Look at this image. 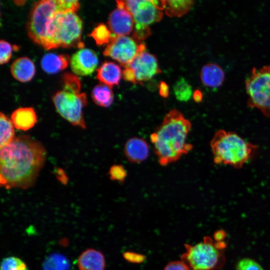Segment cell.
Wrapping results in <instances>:
<instances>
[{
  "instance_id": "29",
  "label": "cell",
  "mask_w": 270,
  "mask_h": 270,
  "mask_svg": "<svg viewBox=\"0 0 270 270\" xmlns=\"http://www.w3.org/2000/svg\"><path fill=\"white\" fill-rule=\"evenodd\" d=\"M236 270H264L262 266L254 260L244 258L237 264Z\"/></svg>"
},
{
  "instance_id": "3",
  "label": "cell",
  "mask_w": 270,
  "mask_h": 270,
  "mask_svg": "<svg viewBox=\"0 0 270 270\" xmlns=\"http://www.w3.org/2000/svg\"><path fill=\"white\" fill-rule=\"evenodd\" d=\"M214 162L240 168L254 155L256 146L246 142L235 132L219 130L210 142Z\"/></svg>"
},
{
  "instance_id": "8",
  "label": "cell",
  "mask_w": 270,
  "mask_h": 270,
  "mask_svg": "<svg viewBox=\"0 0 270 270\" xmlns=\"http://www.w3.org/2000/svg\"><path fill=\"white\" fill-rule=\"evenodd\" d=\"M185 246L186 252L182 260L190 270H212L220 267L224 261L220 248L208 237L202 242Z\"/></svg>"
},
{
  "instance_id": "25",
  "label": "cell",
  "mask_w": 270,
  "mask_h": 270,
  "mask_svg": "<svg viewBox=\"0 0 270 270\" xmlns=\"http://www.w3.org/2000/svg\"><path fill=\"white\" fill-rule=\"evenodd\" d=\"M173 90L176 98L180 102L188 101L192 94V86L183 78L176 82Z\"/></svg>"
},
{
  "instance_id": "6",
  "label": "cell",
  "mask_w": 270,
  "mask_h": 270,
  "mask_svg": "<svg viewBox=\"0 0 270 270\" xmlns=\"http://www.w3.org/2000/svg\"><path fill=\"white\" fill-rule=\"evenodd\" d=\"M82 28V20L75 12H58L48 28L43 48L47 50L59 47L83 48Z\"/></svg>"
},
{
  "instance_id": "28",
  "label": "cell",
  "mask_w": 270,
  "mask_h": 270,
  "mask_svg": "<svg viewBox=\"0 0 270 270\" xmlns=\"http://www.w3.org/2000/svg\"><path fill=\"white\" fill-rule=\"evenodd\" d=\"M110 178L112 180L123 182L128 176L124 167L120 164L112 165L108 172Z\"/></svg>"
},
{
  "instance_id": "12",
  "label": "cell",
  "mask_w": 270,
  "mask_h": 270,
  "mask_svg": "<svg viewBox=\"0 0 270 270\" xmlns=\"http://www.w3.org/2000/svg\"><path fill=\"white\" fill-rule=\"evenodd\" d=\"M98 62V56L93 50L83 48L72 56L70 66L76 75L84 76L92 74L96 69Z\"/></svg>"
},
{
  "instance_id": "18",
  "label": "cell",
  "mask_w": 270,
  "mask_h": 270,
  "mask_svg": "<svg viewBox=\"0 0 270 270\" xmlns=\"http://www.w3.org/2000/svg\"><path fill=\"white\" fill-rule=\"evenodd\" d=\"M11 120L15 128L22 130L32 128L37 122L36 112L32 108H20L14 110Z\"/></svg>"
},
{
  "instance_id": "27",
  "label": "cell",
  "mask_w": 270,
  "mask_h": 270,
  "mask_svg": "<svg viewBox=\"0 0 270 270\" xmlns=\"http://www.w3.org/2000/svg\"><path fill=\"white\" fill-rule=\"evenodd\" d=\"M0 270H28L26 264L20 258L9 256L2 262Z\"/></svg>"
},
{
  "instance_id": "21",
  "label": "cell",
  "mask_w": 270,
  "mask_h": 270,
  "mask_svg": "<svg viewBox=\"0 0 270 270\" xmlns=\"http://www.w3.org/2000/svg\"><path fill=\"white\" fill-rule=\"evenodd\" d=\"M92 97L96 104L104 108L110 106L114 98L112 87L104 84H100L94 88Z\"/></svg>"
},
{
  "instance_id": "23",
  "label": "cell",
  "mask_w": 270,
  "mask_h": 270,
  "mask_svg": "<svg viewBox=\"0 0 270 270\" xmlns=\"http://www.w3.org/2000/svg\"><path fill=\"white\" fill-rule=\"evenodd\" d=\"M0 148L11 142L16 138L14 125L11 119L2 112L0 114Z\"/></svg>"
},
{
  "instance_id": "26",
  "label": "cell",
  "mask_w": 270,
  "mask_h": 270,
  "mask_svg": "<svg viewBox=\"0 0 270 270\" xmlns=\"http://www.w3.org/2000/svg\"><path fill=\"white\" fill-rule=\"evenodd\" d=\"M112 32L106 25L100 24L89 34L95 40L98 46L108 44L112 38Z\"/></svg>"
},
{
  "instance_id": "31",
  "label": "cell",
  "mask_w": 270,
  "mask_h": 270,
  "mask_svg": "<svg viewBox=\"0 0 270 270\" xmlns=\"http://www.w3.org/2000/svg\"><path fill=\"white\" fill-rule=\"evenodd\" d=\"M150 34L151 32L148 26H134L132 33L133 37L138 42L144 40Z\"/></svg>"
},
{
  "instance_id": "11",
  "label": "cell",
  "mask_w": 270,
  "mask_h": 270,
  "mask_svg": "<svg viewBox=\"0 0 270 270\" xmlns=\"http://www.w3.org/2000/svg\"><path fill=\"white\" fill-rule=\"evenodd\" d=\"M128 67L134 71L137 83L147 81L161 72L156 57L146 50L140 52Z\"/></svg>"
},
{
  "instance_id": "4",
  "label": "cell",
  "mask_w": 270,
  "mask_h": 270,
  "mask_svg": "<svg viewBox=\"0 0 270 270\" xmlns=\"http://www.w3.org/2000/svg\"><path fill=\"white\" fill-rule=\"evenodd\" d=\"M63 82L62 89L52 98L55 108L59 114L72 125L85 129L82 110L88 101L86 94L80 92V80L76 75L66 73Z\"/></svg>"
},
{
  "instance_id": "22",
  "label": "cell",
  "mask_w": 270,
  "mask_h": 270,
  "mask_svg": "<svg viewBox=\"0 0 270 270\" xmlns=\"http://www.w3.org/2000/svg\"><path fill=\"white\" fill-rule=\"evenodd\" d=\"M194 4V0H166L165 13L170 17H180L186 14Z\"/></svg>"
},
{
  "instance_id": "14",
  "label": "cell",
  "mask_w": 270,
  "mask_h": 270,
  "mask_svg": "<svg viewBox=\"0 0 270 270\" xmlns=\"http://www.w3.org/2000/svg\"><path fill=\"white\" fill-rule=\"evenodd\" d=\"M124 152L129 162L138 164L148 158L150 148L145 140L142 138L134 136L128 139L125 142Z\"/></svg>"
},
{
  "instance_id": "15",
  "label": "cell",
  "mask_w": 270,
  "mask_h": 270,
  "mask_svg": "<svg viewBox=\"0 0 270 270\" xmlns=\"http://www.w3.org/2000/svg\"><path fill=\"white\" fill-rule=\"evenodd\" d=\"M202 84L210 88H217L220 86L225 78L222 68L217 64L209 63L204 65L200 72Z\"/></svg>"
},
{
  "instance_id": "7",
  "label": "cell",
  "mask_w": 270,
  "mask_h": 270,
  "mask_svg": "<svg viewBox=\"0 0 270 270\" xmlns=\"http://www.w3.org/2000/svg\"><path fill=\"white\" fill-rule=\"evenodd\" d=\"M245 84L248 106L270 117V66L253 68Z\"/></svg>"
},
{
  "instance_id": "10",
  "label": "cell",
  "mask_w": 270,
  "mask_h": 270,
  "mask_svg": "<svg viewBox=\"0 0 270 270\" xmlns=\"http://www.w3.org/2000/svg\"><path fill=\"white\" fill-rule=\"evenodd\" d=\"M116 2V4L122 6L131 13L134 26H148L150 24L160 21L163 16L154 0H128Z\"/></svg>"
},
{
  "instance_id": "16",
  "label": "cell",
  "mask_w": 270,
  "mask_h": 270,
  "mask_svg": "<svg viewBox=\"0 0 270 270\" xmlns=\"http://www.w3.org/2000/svg\"><path fill=\"white\" fill-rule=\"evenodd\" d=\"M78 264L80 270H104L106 262L104 256L100 252L88 248L80 254Z\"/></svg>"
},
{
  "instance_id": "19",
  "label": "cell",
  "mask_w": 270,
  "mask_h": 270,
  "mask_svg": "<svg viewBox=\"0 0 270 270\" xmlns=\"http://www.w3.org/2000/svg\"><path fill=\"white\" fill-rule=\"evenodd\" d=\"M122 72L120 67L111 62H104L97 70V78L110 87L118 85Z\"/></svg>"
},
{
  "instance_id": "30",
  "label": "cell",
  "mask_w": 270,
  "mask_h": 270,
  "mask_svg": "<svg viewBox=\"0 0 270 270\" xmlns=\"http://www.w3.org/2000/svg\"><path fill=\"white\" fill-rule=\"evenodd\" d=\"M12 48L10 43L2 40L0 42V64L6 63L12 56Z\"/></svg>"
},
{
  "instance_id": "24",
  "label": "cell",
  "mask_w": 270,
  "mask_h": 270,
  "mask_svg": "<svg viewBox=\"0 0 270 270\" xmlns=\"http://www.w3.org/2000/svg\"><path fill=\"white\" fill-rule=\"evenodd\" d=\"M70 262L64 256L60 254H53L44 260L43 270H68Z\"/></svg>"
},
{
  "instance_id": "33",
  "label": "cell",
  "mask_w": 270,
  "mask_h": 270,
  "mask_svg": "<svg viewBox=\"0 0 270 270\" xmlns=\"http://www.w3.org/2000/svg\"><path fill=\"white\" fill-rule=\"evenodd\" d=\"M122 75L126 80L132 82L134 84L137 83L134 71L130 68H126L122 72Z\"/></svg>"
},
{
  "instance_id": "5",
  "label": "cell",
  "mask_w": 270,
  "mask_h": 270,
  "mask_svg": "<svg viewBox=\"0 0 270 270\" xmlns=\"http://www.w3.org/2000/svg\"><path fill=\"white\" fill-rule=\"evenodd\" d=\"M80 8L78 0H42L36 2L30 11L26 28L29 37L43 47L48 28L58 12H76Z\"/></svg>"
},
{
  "instance_id": "36",
  "label": "cell",
  "mask_w": 270,
  "mask_h": 270,
  "mask_svg": "<svg viewBox=\"0 0 270 270\" xmlns=\"http://www.w3.org/2000/svg\"><path fill=\"white\" fill-rule=\"evenodd\" d=\"M224 236L225 235L224 231L218 230L214 234V237L216 240L220 241L224 238Z\"/></svg>"
},
{
  "instance_id": "9",
  "label": "cell",
  "mask_w": 270,
  "mask_h": 270,
  "mask_svg": "<svg viewBox=\"0 0 270 270\" xmlns=\"http://www.w3.org/2000/svg\"><path fill=\"white\" fill-rule=\"evenodd\" d=\"M138 42L126 36H118L113 34L103 54L127 68L140 52L146 50V45L142 43L138 44Z\"/></svg>"
},
{
  "instance_id": "34",
  "label": "cell",
  "mask_w": 270,
  "mask_h": 270,
  "mask_svg": "<svg viewBox=\"0 0 270 270\" xmlns=\"http://www.w3.org/2000/svg\"><path fill=\"white\" fill-rule=\"evenodd\" d=\"M159 94L164 98H166L169 96V87L164 82L162 81L158 85Z\"/></svg>"
},
{
  "instance_id": "2",
  "label": "cell",
  "mask_w": 270,
  "mask_h": 270,
  "mask_svg": "<svg viewBox=\"0 0 270 270\" xmlns=\"http://www.w3.org/2000/svg\"><path fill=\"white\" fill-rule=\"evenodd\" d=\"M192 124L176 109L166 114L161 124L150 136L159 164L166 166L174 162L190 151L192 146L186 142Z\"/></svg>"
},
{
  "instance_id": "1",
  "label": "cell",
  "mask_w": 270,
  "mask_h": 270,
  "mask_svg": "<svg viewBox=\"0 0 270 270\" xmlns=\"http://www.w3.org/2000/svg\"><path fill=\"white\" fill-rule=\"evenodd\" d=\"M39 141L27 135L16 136L0 148V184L6 189H26L35 183L46 159Z\"/></svg>"
},
{
  "instance_id": "20",
  "label": "cell",
  "mask_w": 270,
  "mask_h": 270,
  "mask_svg": "<svg viewBox=\"0 0 270 270\" xmlns=\"http://www.w3.org/2000/svg\"><path fill=\"white\" fill-rule=\"evenodd\" d=\"M70 60L68 55L48 53L42 58L40 64L45 72L52 74L66 68Z\"/></svg>"
},
{
  "instance_id": "17",
  "label": "cell",
  "mask_w": 270,
  "mask_h": 270,
  "mask_svg": "<svg viewBox=\"0 0 270 270\" xmlns=\"http://www.w3.org/2000/svg\"><path fill=\"white\" fill-rule=\"evenodd\" d=\"M12 76L21 82L30 80L35 74V66L32 61L26 57L15 60L10 66Z\"/></svg>"
},
{
  "instance_id": "32",
  "label": "cell",
  "mask_w": 270,
  "mask_h": 270,
  "mask_svg": "<svg viewBox=\"0 0 270 270\" xmlns=\"http://www.w3.org/2000/svg\"><path fill=\"white\" fill-rule=\"evenodd\" d=\"M164 270H190L182 261H173L168 263Z\"/></svg>"
},
{
  "instance_id": "35",
  "label": "cell",
  "mask_w": 270,
  "mask_h": 270,
  "mask_svg": "<svg viewBox=\"0 0 270 270\" xmlns=\"http://www.w3.org/2000/svg\"><path fill=\"white\" fill-rule=\"evenodd\" d=\"M192 98L194 102H200L202 100V94L200 90H196L192 94Z\"/></svg>"
},
{
  "instance_id": "13",
  "label": "cell",
  "mask_w": 270,
  "mask_h": 270,
  "mask_svg": "<svg viewBox=\"0 0 270 270\" xmlns=\"http://www.w3.org/2000/svg\"><path fill=\"white\" fill-rule=\"evenodd\" d=\"M117 8L110 14L108 25L112 33L118 36L130 34L134 26V21L131 13L122 6L116 4Z\"/></svg>"
}]
</instances>
